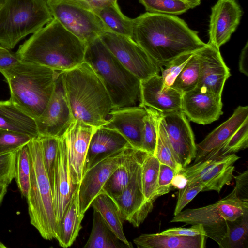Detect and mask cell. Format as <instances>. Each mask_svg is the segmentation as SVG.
Returning <instances> with one entry per match:
<instances>
[{"label":"cell","instance_id":"obj_43","mask_svg":"<svg viewBox=\"0 0 248 248\" xmlns=\"http://www.w3.org/2000/svg\"><path fill=\"white\" fill-rule=\"evenodd\" d=\"M203 186L199 182L187 184L183 188L179 189L174 215L179 213L201 192Z\"/></svg>","mask_w":248,"mask_h":248},{"label":"cell","instance_id":"obj_40","mask_svg":"<svg viewBox=\"0 0 248 248\" xmlns=\"http://www.w3.org/2000/svg\"><path fill=\"white\" fill-rule=\"evenodd\" d=\"M32 139L26 134L0 128V155L17 152Z\"/></svg>","mask_w":248,"mask_h":248},{"label":"cell","instance_id":"obj_26","mask_svg":"<svg viewBox=\"0 0 248 248\" xmlns=\"http://www.w3.org/2000/svg\"><path fill=\"white\" fill-rule=\"evenodd\" d=\"M0 128L29 135L39 136L35 120L10 100L0 101Z\"/></svg>","mask_w":248,"mask_h":248},{"label":"cell","instance_id":"obj_12","mask_svg":"<svg viewBox=\"0 0 248 248\" xmlns=\"http://www.w3.org/2000/svg\"><path fill=\"white\" fill-rule=\"evenodd\" d=\"M35 120L39 136L59 137L74 120L66 96L62 71L55 81L52 96L42 114Z\"/></svg>","mask_w":248,"mask_h":248},{"label":"cell","instance_id":"obj_48","mask_svg":"<svg viewBox=\"0 0 248 248\" xmlns=\"http://www.w3.org/2000/svg\"><path fill=\"white\" fill-rule=\"evenodd\" d=\"M21 60L16 52L0 45V72L2 74L5 70L18 63Z\"/></svg>","mask_w":248,"mask_h":248},{"label":"cell","instance_id":"obj_52","mask_svg":"<svg viewBox=\"0 0 248 248\" xmlns=\"http://www.w3.org/2000/svg\"><path fill=\"white\" fill-rule=\"evenodd\" d=\"M188 4L190 8H194L199 5L201 3V0H178Z\"/></svg>","mask_w":248,"mask_h":248},{"label":"cell","instance_id":"obj_25","mask_svg":"<svg viewBox=\"0 0 248 248\" xmlns=\"http://www.w3.org/2000/svg\"><path fill=\"white\" fill-rule=\"evenodd\" d=\"M147 154L142 150L132 148L121 164L108 178L101 192L112 199L121 194L133 179Z\"/></svg>","mask_w":248,"mask_h":248},{"label":"cell","instance_id":"obj_44","mask_svg":"<svg viewBox=\"0 0 248 248\" xmlns=\"http://www.w3.org/2000/svg\"><path fill=\"white\" fill-rule=\"evenodd\" d=\"M16 152L0 155V184L8 186L15 178Z\"/></svg>","mask_w":248,"mask_h":248},{"label":"cell","instance_id":"obj_18","mask_svg":"<svg viewBox=\"0 0 248 248\" xmlns=\"http://www.w3.org/2000/svg\"><path fill=\"white\" fill-rule=\"evenodd\" d=\"M141 164L126 188L112 199L119 208L124 220L138 227L152 211L154 203L147 202L142 189Z\"/></svg>","mask_w":248,"mask_h":248},{"label":"cell","instance_id":"obj_9","mask_svg":"<svg viewBox=\"0 0 248 248\" xmlns=\"http://www.w3.org/2000/svg\"><path fill=\"white\" fill-rule=\"evenodd\" d=\"M99 38L128 70L140 81L159 74L157 64L132 38L106 31Z\"/></svg>","mask_w":248,"mask_h":248},{"label":"cell","instance_id":"obj_13","mask_svg":"<svg viewBox=\"0 0 248 248\" xmlns=\"http://www.w3.org/2000/svg\"><path fill=\"white\" fill-rule=\"evenodd\" d=\"M96 128L74 120L58 137L65 145L70 175L75 185H79L82 178L90 141Z\"/></svg>","mask_w":248,"mask_h":248},{"label":"cell","instance_id":"obj_2","mask_svg":"<svg viewBox=\"0 0 248 248\" xmlns=\"http://www.w3.org/2000/svg\"><path fill=\"white\" fill-rule=\"evenodd\" d=\"M86 46L53 18L20 45L16 53L21 61L64 71L84 62Z\"/></svg>","mask_w":248,"mask_h":248},{"label":"cell","instance_id":"obj_7","mask_svg":"<svg viewBox=\"0 0 248 248\" xmlns=\"http://www.w3.org/2000/svg\"><path fill=\"white\" fill-rule=\"evenodd\" d=\"M53 17L42 0H7L0 8V45L13 49L19 41Z\"/></svg>","mask_w":248,"mask_h":248},{"label":"cell","instance_id":"obj_38","mask_svg":"<svg viewBox=\"0 0 248 248\" xmlns=\"http://www.w3.org/2000/svg\"><path fill=\"white\" fill-rule=\"evenodd\" d=\"M147 114L144 119V128L141 150L155 155L157 132V119L159 112L148 107H144Z\"/></svg>","mask_w":248,"mask_h":248},{"label":"cell","instance_id":"obj_49","mask_svg":"<svg viewBox=\"0 0 248 248\" xmlns=\"http://www.w3.org/2000/svg\"><path fill=\"white\" fill-rule=\"evenodd\" d=\"M248 42L242 49L239 61V70L240 72L246 76H248Z\"/></svg>","mask_w":248,"mask_h":248},{"label":"cell","instance_id":"obj_4","mask_svg":"<svg viewBox=\"0 0 248 248\" xmlns=\"http://www.w3.org/2000/svg\"><path fill=\"white\" fill-rule=\"evenodd\" d=\"M59 72L21 60L2 74L9 86L10 100L36 119L43 112L52 96Z\"/></svg>","mask_w":248,"mask_h":248},{"label":"cell","instance_id":"obj_47","mask_svg":"<svg viewBox=\"0 0 248 248\" xmlns=\"http://www.w3.org/2000/svg\"><path fill=\"white\" fill-rule=\"evenodd\" d=\"M235 186L233 189L241 200L248 202V170H246L237 176H233Z\"/></svg>","mask_w":248,"mask_h":248},{"label":"cell","instance_id":"obj_55","mask_svg":"<svg viewBox=\"0 0 248 248\" xmlns=\"http://www.w3.org/2000/svg\"><path fill=\"white\" fill-rule=\"evenodd\" d=\"M7 247L4 245L3 243H2L1 241H0V248H6Z\"/></svg>","mask_w":248,"mask_h":248},{"label":"cell","instance_id":"obj_37","mask_svg":"<svg viewBox=\"0 0 248 248\" xmlns=\"http://www.w3.org/2000/svg\"><path fill=\"white\" fill-rule=\"evenodd\" d=\"M38 138L41 143L44 165L52 190L54 171L59 149V138L57 137L49 136H40Z\"/></svg>","mask_w":248,"mask_h":248},{"label":"cell","instance_id":"obj_6","mask_svg":"<svg viewBox=\"0 0 248 248\" xmlns=\"http://www.w3.org/2000/svg\"><path fill=\"white\" fill-rule=\"evenodd\" d=\"M31 163V183L27 199L31 224L45 239H56L58 225L50 181L38 137L27 144Z\"/></svg>","mask_w":248,"mask_h":248},{"label":"cell","instance_id":"obj_28","mask_svg":"<svg viewBox=\"0 0 248 248\" xmlns=\"http://www.w3.org/2000/svg\"><path fill=\"white\" fill-rule=\"evenodd\" d=\"M79 185L75 189L70 202L60 223L56 239L60 246H71L82 228L81 223L84 214L80 210L78 200Z\"/></svg>","mask_w":248,"mask_h":248},{"label":"cell","instance_id":"obj_23","mask_svg":"<svg viewBox=\"0 0 248 248\" xmlns=\"http://www.w3.org/2000/svg\"><path fill=\"white\" fill-rule=\"evenodd\" d=\"M204 228L207 236L221 248H248V211L233 221H225Z\"/></svg>","mask_w":248,"mask_h":248},{"label":"cell","instance_id":"obj_19","mask_svg":"<svg viewBox=\"0 0 248 248\" xmlns=\"http://www.w3.org/2000/svg\"><path fill=\"white\" fill-rule=\"evenodd\" d=\"M146 114L145 108L142 107L113 109L101 126L117 131L132 147L141 150L144 119Z\"/></svg>","mask_w":248,"mask_h":248},{"label":"cell","instance_id":"obj_54","mask_svg":"<svg viewBox=\"0 0 248 248\" xmlns=\"http://www.w3.org/2000/svg\"><path fill=\"white\" fill-rule=\"evenodd\" d=\"M7 0H0V6H2Z\"/></svg>","mask_w":248,"mask_h":248},{"label":"cell","instance_id":"obj_15","mask_svg":"<svg viewBox=\"0 0 248 248\" xmlns=\"http://www.w3.org/2000/svg\"><path fill=\"white\" fill-rule=\"evenodd\" d=\"M221 96L196 87L182 94L181 111L194 123L207 124L222 114Z\"/></svg>","mask_w":248,"mask_h":248},{"label":"cell","instance_id":"obj_14","mask_svg":"<svg viewBox=\"0 0 248 248\" xmlns=\"http://www.w3.org/2000/svg\"><path fill=\"white\" fill-rule=\"evenodd\" d=\"M168 139L180 164L187 167L196 155L194 134L181 111L160 113Z\"/></svg>","mask_w":248,"mask_h":248},{"label":"cell","instance_id":"obj_3","mask_svg":"<svg viewBox=\"0 0 248 248\" xmlns=\"http://www.w3.org/2000/svg\"><path fill=\"white\" fill-rule=\"evenodd\" d=\"M62 74L74 119L96 128L103 125L113 109L112 103L90 65L83 62Z\"/></svg>","mask_w":248,"mask_h":248},{"label":"cell","instance_id":"obj_32","mask_svg":"<svg viewBox=\"0 0 248 248\" xmlns=\"http://www.w3.org/2000/svg\"><path fill=\"white\" fill-rule=\"evenodd\" d=\"M109 31L132 38L134 19L121 11L117 1L95 12Z\"/></svg>","mask_w":248,"mask_h":248},{"label":"cell","instance_id":"obj_11","mask_svg":"<svg viewBox=\"0 0 248 248\" xmlns=\"http://www.w3.org/2000/svg\"><path fill=\"white\" fill-rule=\"evenodd\" d=\"M133 148L129 146L99 160L83 173L79 184L78 200L80 211L85 214L94 199L102 191L108 178L121 164Z\"/></svg>","mask_w":248,"mask_h":248},{"label":"cell","instance_id":"obj_16","mask_svg":"<svg viewBox=\"0 0 248 248\" xmlns=\"http://www.w3.org/2000/svg\"><path fill=\"white\" fill-rule=\"evenodd\" d=\"M242 15L235 0H218L211 8L207 44L219 49L235 31Z\"/></svg>","mask_w":248,"mask_h":248},{"label":"cell","instance_id":"obj_42","mask_svg":"<svg viewBox=\"0 0 248 248\" xmlns=\"http://www.w3.org/2000/svg\"><path fill=\"white\" fill-rule=\"evenodd\" d=\"M194 52L182 54L168 62L163 66L159 67L164 88L171 86L177 76Z\"/></svg>","mask_w":248,"mask_h":248},{"label":"cell","instance_id":"obj_36","mask_svg":"<svg viewBox=\"0 0 248 248\" xmlns=\"http://www.w3.org/2000/svg\"><path fill=\"white\" fill-rule=\"evenodd\" d=\"M15 179L22 196L27 198L31 183V163L27 144L16 152Z\"/></svg>","mask_w":248,"mask_h":248},{"label":"cell","instance_id":"obj_56","mask_svg":"<svg viewBox=\"0 0 248 248\" xmlns=\"http://www.w3.org/2000/svg\"><path fill=\"white\" fill-rule=\"evenodd\" d=\"M43 1H44L45 2H46V3L49 0H42Z\"/></svg>","mask_w":248,"mask_h":248},{"label":"cell","instance_id":"obj_41","mask_svg":"<svg viewBox=\"0 0 248 248\" xmlns=\"http://www.w3.org/2000/svg\"><path fill=\"white\" fill-rule=\"evenodd\" d=\"M248 147V119L224 143L218 155L234 154Z\"/></svg>","mask_w":248,"mask_h":248},{"label":"cell","instance_id":"obj_10","mask_svg":"<svg viewBox=\"0 0 248 248\" xmlns=\"http://www.w3.org/2000/svg\"><path fill=\"white\" fill-rule=\"evenodd\" d=\"M248 211V202L239 199L233 190L215 203L194 209H187L174 215L170 222L201 224L212 226L225 221H233Z\"/></svg>","mask_w":248,"mask_h":248},{"label":"cell","instance_id":"obj_57","mask_svg":"<svg viewBox=\"0 0 248 248\" xmlns=\"http://www.w3.org/2000/svg\"><path fill=\"white\" fill-rule=\"evenodd\" d=\"M1 6H0V8Z\"/></svg>","mask_w":248,"mask_h":248},{"label":"cell","instance_id":"obj_50","mask_svg":"<svg viewBox=\"0 0 248 248\" xmlns=\"http://www.w3.org/2000/svg\"><path fill=\"white\" fill-rule=\"evenodd\" d=\"M86 2L94 11V12L105 7L106 6L117 1L118 0H82Z\"/></svg>","mask_w":248,"mask_h":248},{"label":"cell","instance_id":"obj_51","mask_svg":"<svg viewBox=\"0 0 248 248\" xmlns=\"http://www.w3.org/2000/svg\"><path fill=\"white\" fill-rule=\"evenodd\" d=\"M187 183V178L183 174L180 172L175 174L171 181L172 186L178 189L184 187Z\"/></svg>","mask_w":248,"mask_h":248},{"label":"cell","instance_id":"obj_31","mask_svg":"<svg viewBox=\"0 0 248 248\" xmlns=\"http://www.w3.org/2000/svg\"><path fill=\"white\" fill-rule=\"evenodd\" d=\"M128 247L119 239L103 217L93 209V227L84 248H120Z\"/></svg>","mask_w":248,"mask_h":248},{"label":"cell","instance_id":"obj_53","mask_svg":"<svg viewBox=\"0 0 248 248\" xmlns=\"http://www.w3.org/2000/svg\"><path fill=\"white\" fill-rule=\"evenodd\" d=\"M8 185L0 184V204L7 192Z\"/></svg>","mask_w":248,"mask_h":248},{"label":"cell","instance_id":"obj_24","mask_svg":"<svg viewBox=\"0 0 248 248\" xmlns=\"http://www.w3.org/2000/svg\"><path fill=\"white\" fill-rule=\"evenodd\" d=\"M129 146L128 141L117 131L103 126L96 128L90 141L84 172L99 160Z\"/></svg>","mask_w":248,"mask_h":248},{"label":"cell","instance_id":"obj_46","mask_svg":"<svg viewBox=\"0 0 248 248\" xmlns=\"http://www.w3.org/2000/svg\"><path fill=\"white\" fill-rule=\"evenodd\" d=\"M158 233L163 235L180 236L192 237L200 235H206L203 226L199 224L192 225L189 228L174 227L169 228Z\"/></svg>","mask_w":248,"mask_h":248},{"label":"cell","instance_id":"obj_1","mask_svg":"<svg viewBox=\"0 0 248 248\" xmlns=\"http://www.w3.org/2000/svg\"><path fill=\"white\" fill-rule=\"evenodd\" d=\"M132 39L159 67L206 45L198 32L178 16L147 12L134 19Z\"/></svg>","mask_w":248,"mask_h":248},{"label":"cell","instance_id":"obj_35","mask_svg":"<svg viewBox=\"0 0 248 248\" xmlns=\"http://www.w3.org/2000/svg\"><path fill=\"white\" fill-rule=\"evenodd\" d=\"M196 52L177 76L170 87L182 94L194 89L198 85L200 75V64Z\"/></svg>","mask_w":248,"mask_h":248},{"label":"cell","instance_id":"obj_45","mask_svg":"<svg viewBox=\"0 0 248 248\" xmlns=\"http://www.w3.org/2000/svg\"><path fill=\"white\" fill-rule=\"evenodd\" d=\"M176 173L177 172L174 169L169 166L160 163L155 193V196L157 198L168 194L170 191L172 187V180Z\"/></svg>","mask_w":248,"mask_h":248},{"label":"cell","instance_id":"obj_27","mask_svg":"<svg viewBox=\"0 0 248 248\" xmlns=\"http://www.w3.org/2000/svg\"><path fill=\"white\" fill-rule=\"evenodd\" d=\"M207 236H180L155 234H142L133 240L139 248H204Z\"/></svg>","mask_w":248,"mask_h":248},{"label":"cell","instance_id":"obj_22","mask_svg":"<svg viewBox=\"0 0 248 248\" xmlns=\"http://www.w3.org/2000/svg\"><path fill=\"white\" fill-rule=\"evenodd\" d=\"M59 138V149L54 171L52 189L56 219L58 226L61 222L77 186L74 185L69 173L66 149Z\"/></svg>","mask_w":248,"mask_h":248},{"label":"cell","instance_id":"obj_39","mask_svg":"<svg viewBox=\"0 0 248 248\" xmlns=\"http://www.w3.org/2000/svg\"><path fill=\"white\" fill-rule=\"evenodd\" d=\"M147 12L179 15L186 12L190 7L178 0H139Z\"/></svg>","mask_w":248,"mask_h":248},{"label":"cell","instance_id":"obj_30","mask_svg":"<svg viewBox=\"0 0 248 248\" xmlns=\"http://www.w3.org/2000/svg\"><path fill=\"white\" fill-rule=\"evenodd\" d=\"M92 206L100 213L104 220L116 237L128 248H133L128 241L123 230V219L114 200L106 193L100 192L93 201Z\"/></svg>","mask_w":248,"mask_h":248},{"label":"cell","instance_id":"obj_33","mask_svg":"<svg viewBox=\"0 0 248 248\" xmlns=\"http://www.w3.org/2000/svg\"><path fill=\"white\" fill-rule=\"evenodd\" d=\"M160 162L156 157L147 153L141 164V178L143 193L147 202L154 203L157 198V186Z\"/></svg>","mask_w":248,"mask_h":248},{"label":"cell","instance_id":"obj_5","mask_svg":"<svg viewBox=\"0 0 248 248\" xmlns=\"http://www.w3.org/2000/svg\"><path fill=\"white\" fill-rule=\"evenodd\" d=\"M84 62L102 81L113 109L141 107V81L122 65L99 37L87 45Z\"/></svg>","mask_w":248,"mask_h":248},{"label":"cell","instance_id":"obj_20","mask_svg":"<svg viewBox=\"0 0 248 248\" xmlns=\"http://www.w3.org/2000/svg\"><path fill=\"white\" fill-rule=\"evenodd\" d=\"M140 87L141 107L162 113L181 111L182 93L172 87L164 88L161 75L141 81Z\"/></svg>","mask_w":248,"mask_h":248},{"label":"cell","instance_id":"obj_8","mask_svg":"<svg viewBox=\"0 0 248 248\" xmlns=\"http://www.w3.org/2000/svg\"><path fill=\"white\" fill-rule=\"evenodd\" d=\"M47 5L53 17L86 45L108 28L93 10L82 0H49Z\"/></svg>","mask_w":248,"mask_h":248},{"label":"cell","instance_id":"obj_17","mask_svg":"<svg viewBox=\"0 0 248 248\" xmlns=\"http://www.w3.org/2000/svg\"><path fill=\"white\" fill-rule=\"evenodd\" d=\"M200 64L197 87L221 96L225 83L230 76L229 68L219 49L208 44L196 51Z\"/></svg>","mask_w":248,"mask_h":248},{"label":"cell","instance_id":"obj_21","mask_svg":"<svg viewBox=\"0 0 248 248\" xmlns=\"http://www.w3.org/2000/svg\"><path fill=\"white\" fill-rule=\"evenodd\" d=\"M248 119V107L238 106L227 120L196 144L194 163L218 156L219 152L224 143Z\"/></svg>","mask_w":248,"mask_h":248},{"label":"cell","instance_id":"obj_29","mask_svg":"<svg viewBox=\"0 0 248 248\" xmlns=\"http://www.w3.org/2000/svg\"><path fill=\"white\" fill-rule=\"evenodd\" d=\"M239 159L235 154L220 155L216 164L196 181L203 186L202 191H215L219 193L233 179L234 164Z\"/></svg>","mask_w":248,"mask_h":248},{"label":"cell","instance_id":"obj_34","mask_svg":"<svg viewBox=\"0 0 248 248\" xmlns=\"http://www.w3.org/2000/svg\"><path fill=\"white\" fill-rule=\"evenodd\" d=\"M155 155L160 163L169 166L177 172H179L183 168L168 139L160 112L159 113L157 119V140Z\"/></svg>","mask_w":248,"mask_h":248}]
</instances>
